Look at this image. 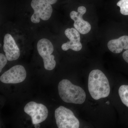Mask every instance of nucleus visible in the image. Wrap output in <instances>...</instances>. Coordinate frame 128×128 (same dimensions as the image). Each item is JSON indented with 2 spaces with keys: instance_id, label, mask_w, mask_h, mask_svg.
Masks as SVG:
<instances>
[{
  "instance_id": "f257e3e1",
  "label": "nucleus",
  "mask_w": 128,
  "mask_h": 128,
  "mask_svg": "<svg viewBox=\"0 0 128 128\" xmlns=\"http://www.w3.org/2000/svg\"><path fill=\"white\" fill-rule=\"evenodd\" d=\"M88 88L91 96L96 100L107 97L110 94L109 82L100 70H93L89 73Z\"/></svg>"
},
{
  "instance_id": "f03ea898",
  "label": "nucleus",
  "mask_w": 128,
  "mask_h": 128,
  "mask_svg": "<svg viewBox=\"0 0 128 128\" xmlns=\"http://www.w3.org/2000/svg\"><path fill=\"white\" fill-rule=\"evenodd\" d=\"M60 97L66 103L81 104L86 99V92L81 87L72 83L68 80H63L58 85Z\"/></svg>"
},
{
  "instance_id": "7ed1b4c3",
  "label": "nucleus",
  "mask_w": 128,
  "mask_h": 128,
  "mask_svg": "<svg viewBox=\"0 0 128 128\" xmlns=\"http://www.w3.org/2000/svg\"><path fill=\"white\" fill-rule=\"evenodd\" d=\"M55 118L59 128H78L79 120L73 112L63 106H60L55 111Z\"/></svg>"
},
{
  "instance_id": "20e7f679",
  "label": "nucleus",
  "mask_w": 128,
  "mask_h": 128,
  "mask_svg": "<svg viewBox=\"0 0 128 128\" xmlns=\"http://www.w3.org/2000/svg\"><path fill=\"white\" fill-rule=\"evenodd\" d=\"M38 52L43 60L44 68L51 70L54 69L56 65L54 56L52 54L54 50L52 44L46 38H42L37 44Z\"/></svg>"
},
{
  "instance_id": "39448f33",
  "label": "nucleus",
  "mask_w": 128,
  "mask_h": 128,
  "mask_svg": "<svg viewBox=\"0 0 128 128\" xmlns=\"http://www.w3.org/2000/svg\"><path fill=\"white\" fill-rule=\"evenodd\" d=\"M31 6L34 10V13L31 18L33 23H39L40 18L43 20H48L51 17L52 8L45 0H32Z\"/></svg>"
},
{
  "instance_id": "423d86ee",
  "label": "nucleus",
  "mask_w": 128,
  "mask_h": 128,
  "mask_svg": "<svg viewBox=\"0 0 128 128\" xmlns=\"http://www.w3.org/2000/svg\"><path fill=\"white\" fill-rule=\"evenodd\" d=\"M24 111L31 117L34 124L41 123L45 121L48 116V110L46 106L34 102H30L26 104Z\"/></svg>"
},
{
  "instance_id": "0eeeda50",
  "label": "nucleus",
  "mask_w": 128,
  "mask_h": 128,
  "mask_svg": "<svg viewBox=\"0 0 128 128\" xmlns=\"http://www.w3.org/2000/svg\"><path fill=\"white\" fill-rule=\"evenodd\" d=\"M26 76V72L24 67L17 65L3 73L0 77V80L6 84H16L23 82Z\"/></svg>"
},
{
  "instance_id": "6e6552de",
  "label": "nucleus",
  "mask_w": 128,
  "mask_h": 128,
  "mask_svg": "<svg viewBox=\"0 0 128 128\" xmlns=\"http://www.w3.org/2000/svg\"><path fill=\"white\" fill-rule=\"evenodd\" d=\"M86 9L84 6L78 8V12L73 11L70 12V16L74 21V26L80 33L86 34L89 33L91 29L90 24L83 20L82 16L86 12Z\"/></svg>"
},
{
  "instance_id": "1a4fd4ad",
  "label": "nucleus",
  "mask_w": 128,
  "mask_h": 128,
  "mask_svg": "<svg viewBox=\"0 0 128 128\" xmlns=\"http://www.w3.org/2000/svg\"><path fill=\"white\" fill-rule=\"evenodd\" d=\"M65 34L70 40V41L63 44L61 46L62 50L66 51L71 49L76 51H79L82 48L80 42V32L74 28H68L65 30Z\"/></svg>"
},
{
  "instance_id": "9d476101",
  "label": "nucleus",
  "mask_w": 128,
  "mask_h": 128,
  "mask_svg": "<svg viewBox=\"0 0 128 128\" xmlns=\"http://www.w3.org/2000/svg\"><path fill=\"white\" fill-rule=\"evenodd\" d=\"M3 50L9 61L18 59L20 54V50L14 38L9 34H6L4 37Z\"/></svg>"
},
{
  "instance_id": "9b49d317",
  "label": "nucleus",
  "mask_w": 128,
  "mask_h": 128,
  "mask_svg": "<svg viewBox=\"0 0 128 128\" xmlns=\"http://www.w3.org/2000/svg\"><path fill=\"white\" fill-rule=\"evenodd\" d=\"M108 49L112 52L119 54L124 49L128 50V36H122L117 39L110 40L108 44Z\"/></svg>"
},
{
  "instance_id": "f8f14e48",
  "label": "nucleus",
  "mask_w": 128,
  "mask_h": 128,
  "mask_svg": "<svg viewBox=\"0 0 128 128\" xmlns=\"http://www.w3.org/2000/svg\"><path fill=\"white\" fill-rule=\"evenodd\" d=\"M118 94L122 103L128 107V85H122L118 90Z\"/></svg>"
},
{
  "instance_id": "ddd939ff",
  "label": "nucleus",
  "mask_w": 128,
  "mask_h": 128,
  "mask_svg": "<svg viewBox=\"0 0 128 128\" xmlns=\"http://www.w3.org/2000/svg\"><path fill=\"white\" fill-rule=\"evenodd\" d=\"M117 5L120 7L121 14L128 16V0H120L117 3Z\"/></svg>"
},
{
  "instance_id": "4468645a",
  "label": "nucleus",
  "mask_w": 128,
  "mask_h": 128,
  "mask_svg": "<svg viewBox=\"0 0 128 128\" xmlns=\"http://www.w3.org/2000/svg\"><path fill=\"white\" fill-rule=\"evenodd\" d=\"M8 60L6 56L1 53L0 54V72H1L2 68L4 67Z\"/></svg>"
},
{
  "instance_id": "2eb2a0df",
  "label": "nucleus",
  "mask_w": 128,
  "mask_h": 128,
  "mask_svg": "<svg viewBox=\"0 0 128 128\" xmlns=\"http://www.w3.org/2000/svg\"><path fill=\"white\" fill-rule=\"evenodd\" d=\"M122 57L124 60L128 63V50L124 52L122 54Z\"/></svg>"
},
{
  "instance_id": "dca6fc26",
  "label": "nucleus",
  "mask_w": 128,
  "mask_h": 128,
  "mask_svg": "<svg viewBox=\"0 0 128 128\" xmlns=\"http://www.w3.org/2000/svg\"><path fill=\"white\" fill-rule=\"evenodd\" d=\"M51 5L54 4L57 2V0H45Z\"/></svg>"
},
{
  "instance_id": "f3484780",
  "label": "nucleus",
  "mask_w": 128,
  "mask_h": 128,
  "mask_svg": "<svg viewBox=\"0 0 128 128\" xmlns=\"http://www.w3.org/2000/svg\"><path fill=\"white\" fill-rule=\"evenodd\" d=\"M34 128H40V125L39 124H34Z\"/></svg>"
}]
</instances>
